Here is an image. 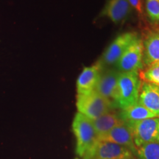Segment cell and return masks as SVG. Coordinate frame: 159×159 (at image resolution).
Masks as SVG:
<instances>
[{"mask_svg":"<svg viewBox=\"0 0 159 159\" xmlns=\"http://www.w3.org/2000/svg\"><path fill=\"white\" fill-rule=\"evenodd\" d=\"M72 130L76 139V153L84 158L99 141L92 120L77 112L73 119Z\"/></svg>","mask_w":159,"mask_h":159,"instance_id":"6da1fadb","label":"cell"},{"mask_svg":"<svg viewBox=\"0 0 159 159\" xmlns=\"http://www.w3.org/2000/svg\"><path fill=\"white\" fill-rule=\"evenodd\" d=\"M142 82L138 71L120 72L118 78L116 107L122 110L136 104L139 100Z\"/></svg>","mask_w":159,"mask_h":159,"instance_id":"7a4b0ae2","label":"cell"},{"mask_svg":"<svg viewBox=\"0 0 159 159\" xmlns=\"http://www.w3.org/2000/svg\"><path fill=\"white\" fill-rule=\"evenodd\" d=\"M76 105L78 113L91 120H94L111 111L113 108L112 105L95 90L86 94H77Z\"/></svg>","mask_w":159,"mask_h":159,"instance_id":"3957f363","label":"cell"},{"mask_svg":"<svg viewBox=\"0 0 159 159\" xmlns=\"http://www.w3.org/2000/svg\"><path fill=\"white\" fill-rule=\"evenodd\" d=\"M126 125L132 131L136 148L147 143L159 142V116Z\"/></svg>","mask_w":159,"mask_h":159,"instance_id":"277c9868","label":"cell"},{"mask_svg":"<svg viewBox=\"0 0 159 159\" xmlns=\"http://www.w3.org/2000/svg\"><path fill=\"white\" fill-rule=\"evenodd\" d=\"M117 70L120 72L138 71L142 69L143 63V41L138 37L134 40L124 52L116 63Z\"/></svg>","mask_w":159,"mask_h":159,"instance_id":"5b68a950","label":"cell"},{"mask_svg":"<svg viewBox=\"0 0 159 159\" xmlns=\"http://www.w3.org/2000/svg\"><path fill=\"white\" fill-rule=\"evenodd\" d=\"M138 37L135 33L128 32L119 35L105 49L100 61L98 62L104 66H112L116 64L124 52L130 46L131 43Z\"/></svg>","mask_w":159,"mask_h":159,"instance_id":"8992f818","label":"cell"},{"mask_svg":"<svg viewBox=\"0 0 159 159\" xmlns=\"http://www.w3.org/2000/svg\"><path fill=\"white\" fill-rule=\"evenodd\" d=\"M125 147L103 141H98L96 146L83 159H128L134 156Z\"/></svg>","mask_w":159,"mask_h":159,"instance_id":"52a82bcc","label":"cell"},{"mask_svg":"<svg viewBox=\"0 0 159 159\" xmlns=\"http://www.w3.org/2000/svg\"><path fill=\"white\" fill-rule=\"evenodd\" d=\"M120 71L109 69L101 74L94 90L112 105L116 107L118 99V78Z\"/></svg>","mask_w":159,"mask_h":159,"instance_id":"ba28073f","label":"cell"},{"mask_svg":"<svg viewBox=\"0 0 159 159\" xmlns=\"http://www.w3.org/2000/svg\"><path fill=\"white\" fill-rule=\"evenodd\" d=\"M99 141L108 142L128 148L136 156V147L134 144V136L130 128L125 123L115 127L112 130L99 137Z\"/></svg>","mask_w":159,"mask_h":159,"instance_id":"9c48e42d","label":"cell"},{"mask_svg":"<svg viewBox=\"0 0 159 159\" xmlns=\"http://www.w3.org/2000/svg\"><path fill=\"white\" fill-rule=\"evenodd\" d=\"M102 69V65L98 61L83 69L77 80V94H86L94 90L100 78Z\"/></svg>","mask_w":159,"mask_h":159,"instance_id":"30bf717a","label":"cell"},{"mask_svg":"<svg viewBox=\"0 0 159 159\" xmlns=\"http://www.w3.org/2000/svg\"><path fill=\"white\" fill-rule=\"evenodd\" d=\"M131 11L128 0H108L100 16L108 18L114 24H119L129 16Z\"/></svg>","mask_w":159,"mask_h":159,"instance_id":"8fae6325","label":"cell"},{"mask_svg":"<svg viewBox=\"0 0 159 159\" xmlns=\"http://www.w3.org/2000/svg\"><path fill=\"white\" fill-rule=\"evenodd\" d=\"M138 102L159 116V87L153 83L142 82Z\"/></svg>","mask_w":159,"mask_h":159,"instance_id":"7c38bea8","label":"cell"},{"mask_svg":"<svg viewBox=\"0 0 159 159\" xmlns=\"http://www.w3.org/2000/svg\"><path fill=\"white\" fill-rule=\"evenodd\" d=\"M143 41V63L149 66L159 63V31H150Z\"/></svg>","mask_w":159,"mask_h":159,"instance_id":"4fadbf2b","label":"cell"},{"mask_svg":"<svg viewBox=\"0 0 159 159\" xmlns=\"http://www.w3.org/2000/svg\"><path fill=\"white\" fill-rule=\"evenodd\" d=\"M119 116L125 124H132L157 116L139 102L122 109Z\"/></svg>","mask_w":159,"mask_h":159,"instance_id":"5bb4252c","label":"cell"},{"mask_svg":"<svg viewBox=\"0 0 159 159\" xmlns=\"http://www.w3.org/2000/svg\"><path fill=\"white\" fill-rule=\"evenodd\" d=\"M92 122L99 139V137L106 134L115 127L122 124L123 121L119 115L111 111L92 120Z\"/></svg>","mask_w":159,"mask_h":159,"instance_id":"9a60e30c","label":"cell"},{"mask_svg":"<svg viewBox=\"0 0 159 159\" xmlns=\"http://www.w3.org/2000/svg\"><path fill=\"white\" fill-rule=\"evenodd\" d=\"M136 156L139 159H159V142L147 143L137 147Z\"/></svg>","mask_w":159,"mask_h":159,"instance_id":"2e32d148","label":"cell"},{"mask_svg":"<svg viewBox=\"0 0 159 159\" xmlns=\"http://www.w3.org/2000/svg\"><path fill=\"white\" fill-rule=\"evenodd\" d=\"M139 75L142 80L153 83L159 87V63L147 66V68L142 71Z\"/></svg>","mask_w":159,"mask_h":159,"instance_id":"e0dca14e","label":"cell"},{"mask_svg":"<svg viewBox=\"0 0 159 159\" xmlns=\"http://www.w3.org/2000/svg\"><path fill=\"white\" fill-rule=\"evenodd\" d=\"M145 10L152 22L159 23V0H146Z\"/></svg>","mask_w":159,"mask_h":159,"instance_id":"ac0fdd59","label":"cell"},{"mask_svg":"<svg viewBox=\"0 0 159 159\" xmlns=\"http://www.w3.org/2000/svg\"><path fill=\"white\" fill-rule=\"evenodd\" d=\"M131 8L135 10L139 16H144V5L142 0H128Z\"/></svg>","mask_w":159,"mask_h":159,"instance_id":"d6986e66","label":"cell"},{"mask_svg":"<svg viewBox=\"0 0 159 159\" xmlns=\"http://www.w3.org/2000/svg\"><path fill=\"white\" fill-rule=\"evenodd\" d=\"M128 159H139L138 157H136V156H133V157H131V158H128Z\"/></svg>","mask_w":159,"mask_h":159,"instance_id":"ffe728a7","label":"cell"},{"mask_svg":"<svg viewBox=\"0 0 159 159\" xmlns=\"http://www.w3.org/2000/svg\"><path fill=\"white\" fill-rule=\"evenodd\" d=\"M75 159H80V158H75Z\"/></svg>","mask_w":159,"mask_h":159,"instance_id":"44dd1931","label":"cell"}]
</instances>
